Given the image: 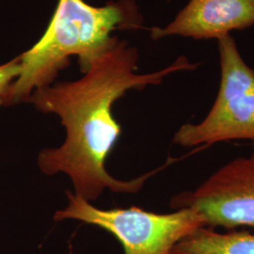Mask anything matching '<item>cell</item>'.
Listing matches in <instances>:
<instances>
[{"label":"cell","instance_id":"obj_8","mask_svg":"<svg viewBox=\"0 0 254 254\" xmlns=\"http://www.w3.org/2000/svg\"><path fill=\"white\" fill-rule=\"evenodd\" d=\"M21 71L20 57L0 65V106H7L9 91Z\"/></svg>","mask_w":254,"mask_h":254},{"label":"cell","instance_id":"obj_3","mask_svg":"<svg viewBox=\"0 0 254 254\" xmlns=\"http://www.w3.org/2000/svg\"><path fill=\"white\" fill-rule=\"evenodd\" d=\"M220 86L212 109L199 124H186L173 142L183 147L221 141H254V69L246 64L231 35L218 40Z\"/></svg>","mask_w":254,"mask_h":254},{"label":"cell","instance_id":"obj_1","mask_svg":"<svg viewBox=\"0 0 254 254\" xmlns=\"http://www.w3.org/2000/svg\"><path fill=\"white\" fill-rule=\"evenodd\" d=\"M137 59L136 47L116 39L80 79L38 89L27 100L44 113L57 114L66 128L63 145L39 154L41 171L47 175L68 174L75 195L88 201L96 200L106 189L136 192L150 176L162 169L132 181L115 179L107 172L106 160L122 132L113 117V104L127 91L158 85L172 73L194 71L200 64H192L181 56L162 70L139 74L136 73Z\"/></svg>","mask_w":254,"mask_h":254},{"label":"cell","instance_id":"obj_5","mask_svg":"<svg viewBox=\"0 0 254 254\" xmlns=\"http://www.w3.org/2000/svg\"><path fill=\"white\" fill-rule=\"evenodd\" d=\"M171 207L196 211L206 227L254 228V153L225 164L195 190L173 197Z\"/></svg>","mask_w":254,"mask_h":254},{"label":"cell","instance_id":"obj_2","mask_svg":"<svg viewBox=\"0 0 254 254\" xmlns=\"http://www.w3.org/2000/svg\"><path fill=\"white\" fill-rule=\"evenodd\" d=\"M143 17L135 0H119L95 7L84 0H59L46 32L20 55L21 71L9 91L7 106L27 102L34 91L51 85L75 56L86 73L117 39L116 29H138Z\"/></svg>","mask_w":254,"mask_h":254},{"label":"cell","instance_id":"obj_6","mask_svg":"<svg viewBox=\"0 0 254 254\" xmlns=\"http://www.w3.org/2000/svg\"><path fill=\"white\" fill-rule=\"evenodd\" d=\"M254 26V0H190L166 27L151 28V37L181 36L217 41Z\"/></svg>","mask_w":254,"mask_h":254},{"label":"cell","instance_id":"obj_7","mask_svg":"<svg viewBox=\"0 0 254 254\" xmlns=\"http://www.w3.org/2000/svg\"><path fill=\"white\" fill-rule=\"evenodd\" d=\"M171 254H254V235L245 231L218 233L200 227L173 247Z\"/></svg>","mask_w":254,"mask_h":254},{"label":"cell","instance_id":"obj_4","mask_svg":"<svg viewBox=\"0 0 254 254\" xmlns=\"http://www.w3.org/2000/svg\"><path fill=\"white\" fill-rule=\"evenodd\" d=\"M69 205L56 212V220L76 219L106 230L118 239L125 254H171L173 247L200 227L199 213L190 208L156 214L138 207L102 210L67 191Z\"/></svg>","mask_w":254,"mask_h":254}]
</instances>
